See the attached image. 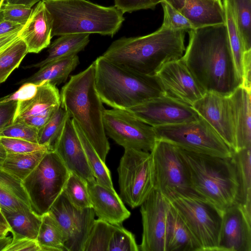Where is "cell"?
Wrapping results in <instances>:
<instances>
[{
    "mask_svg": "<svg viewBox=\"0 0 251 251\" xmlns=\"http://www.w3.org/2000/svg\"><path fill=\"white\" fill-rule=\"evenodd\" d=\"M189 44L181 57L206 91L229 96L241 85L226 24L188 31Z\"/></svg>",
    "mask_w": 251,
    "mask_h": 251,
    "instance_id": "1",
    "label": "cell"
},
{
    "mask_svg": "<svg viewBox=\"0 0 251 251\" xmlns=\"http://www.w3.org/2000/svg\"><path fill=\"white\" fill-rule=\"evenodd\" d=\"M185 32L161 25L146 35L114 41L102 56L137 73L155 75L165 63L182 57Z\"/></svg>",
    "mask_w": 251,
    "mask_h": 251,
    "instance_id": "2",
    "label": "cell"
},
{
    "mask_svg": "<svg viewBox=\"0 0 251 251\" xmlns=\"http://www.w3.org/2000/svg\"><path fill=\"white\" fill-rule=\"evenodd\" d=\"M61 106L78 125L102 161L110 146L103 126L105 110L95 85L94 62L85 70L71 76L60 93Z\"/></svg>",
    "mask_w": 251,
    "mask_h": 251,
    "instance_id": "3",
    "label": "cell"
},
{
    "mask_svg": "<svg viewBox=\"0 0 251 251\" xmlns=\"http://www.w3.org/2000/svg\"><path fill=\"white\" fill-rule=\"evenodd\" d=\"M95 85L103 103L124 110L165 95L157 76L142 74L102 55L94 61Z\"/></svg>",
    "mask_w": 251,
    "mask_h": 251,
    "instance_id": "4",
    "label": "cell"
},
{
    "mask_svg": "<svg viewBox=\"0 0 251 251\" xmlns=\"http://www.w3.org/2000/svg\"><path fill=\"white\" fill-rule=\"evenodd\" d=\"M177 147L196 194L224 211L237 203L239 184L231 156L211 155Z\"/></svg>",
    "mask_w": 251,
    "mask_h": 251,
    "instance_id": "5",
    "label": "cell"
},
{
    "mask_svg": "<svg viewBox=\"0 0 251 251\" xmlns=\"http://www.w3.org/2000/svg\"><path fill=\"white\" fill-rule=\"evenodd\" d=\"M52 19V37L98 33L113 37L120 29L124 13L114 5L103 6L87 0H43Z\"/></svg>",
    "mask_w": 251,
    "mask_h": 251,
    "instance_id": "6",
    "label": "cell"
},
{
    "mask_svg": "<svg viewBox=\"0 0 251 251\" xmlns=\"http://www.w3.org/2000/svg\"><path fill=\"white\" fill-rule=\"evenodd\" d=\"M164 196L191 230L202 251H218L224 211L197 194L173 192Z\"/></svg>",
    "mask_w": 251,
    "mask_h": 251,
    "instance_id": "7",
    "label": "cell"
},
{
    "mask_svg": "<svg viewBox=\"0 0 251 251\" xmlns=\"http://www.w3.org/2000/svg\"><path fill=\"white\" fill-rule=\"evenodd\" d=\"M55 151H48L36 168L22 181L31 208L40 216L48 212L63 190L69 176Z\"/></svg>",
    "mask_w": 251,
    "mask_h": 251,
    "instance_id": "8",
    "label": "cell"
},
{
    "mask_svg": "<svg viewBox=\"0 0 251 251\" xmlns=\"http://www.w3.org/2000/svg\"><path fill=\"white\" fill-rule=\"evenodd\" d=\"M157 139L184 150L220 157H231V150L203 118L176 125L153 127Z\"/></svg>",
    "mask_w": 251,
    "mask_h": 251,
    "instance_id": "9",
    "label": "cell"
},
{
    "mask_svg": "<svg viewBox=\"0 0 251 251\" xmlns=\"http://www.w3.org/2000/svg\"><path fill=\"white\" fill-rule=\"evenodd\" d=\"M117 170L122 200L132 208L140 206L155 189L151 152L125 149Z\"/></svg>",
    "mask_w": 251,
    "mask_h": 251,
    "instance_id": "10",
    "label": "cell"
},
{
    "mask_svg": "<svg viewBox=\"0 0 251 251\" xmlns=\"http://www.w3.org/2000/svg\"><path fill=\"white\" fill-rule=\"evenodd\" d=\"M150 152L155 189L164 196L173 192L197 194L191 187L187 168L176 146L158 139Z\"/></svg>",
    "mask_w": 251,
    "mask_h": 251,
    "instance_id": "11",
    "label": "cell"
},
{
    "mask_svg": "<svg viewBox=\"0 0 251 251\" xmlns=\"http://www.w3.org/2000/svg\"><path fill=\"white\" fill-rule=\"evenodd\" d=\"M103 121L106 135L124 149L151 152L158 139L153 126L126 110L105 109Z\"/></svg>",
    "mask_w": 251,
    "mask_h": 251,
    "instance_id": "12",
    "label": "cell"
},
{
    "mask_svg": "<svg viewBox=\"0 0 251 251\" xmlns=\"http://www.w3.org/2000/svg\"><path fill=\"white\" fill-rule=\"evenodd\" d=\"M48 212L64 233L65 251H83L95 220V214L92 207H76L62 191Z\"/></svg>",
    "mask_w": 251,
    "mask_h": 251,
    "instance_id": "13",
    "label": "cell"
},
{
    "mask_svg": "<svg viewBox=\"0 0 251 251\" xmlns=\"http://www.w3.org/2000/svg\"><path fill=\"white\" fill-rule=\"evenodd\" d=\"M169 202L154 189L140 205L143 232L141 251H166L167 215Z\"/></svg>",
    "mask_w": 251,
    "mask_h": 251,
    "instance_id": "14",
    "label": "cell"
},
{
    "mask_svg": "<svg viewBox=\"0 0 251 251\" xmlns=\"http://www.w3.org/2000/svg\"><path fill=\"white\" fill-rule=\"evenodd\" d=\"M126 110L153 127L189 122L200 117L192 106L166 95Z\"/></svg>",
    "mask_w": 251,
    "mask_h": 251,
    "instance_id": "15",
    "label": "cell"
},
{
    "mask_svg": "<svg viewBox=\"0 0 251 251\" xmlns=\"http://www.w3.org/2000/svg\"><path fill=\"white\" fill-rule=\"evenodd\" d=\"M165 95L192 106L206 92L181 58L165 63L157 72Z\"/></svg>",
    "mask_w": 251,
    "mask_h": 251,
    "instance_id": "16",
    "label": "cell"
},
{
    "mask_svg": "<svg viewBox=\"0 0 251 251\" xmlns=\"http://www.w3.org/2000/svg\"><path fill=\"white\" fill-rule=\"evenodd\" d=\"M192 107L212 126L230 150L234 151L235 134L228 96L206 92Z\"/></svg>",
    "mask_w": 251,
    "mask_h": 251,
    "instance_id": "17",
    "label": "cell"
},
{
    "mask_svg": "<svg viewBox=\"0 0 251 251\" xmlns=\"http://www.w3.org/2000/svg\"><path fill=\"white\" fill-rule=\"evenodd\" d=\"M218 251H251V217L238 203L224 211Z\"/></svg>",
    "mask_w": 251,
    "mask_h": 251,
    "instance_id": "18",
    "label": "cell"
},
{
    "mask_svg": "<svg viewBox=\"0 0 251 251\" xmlns=\"http://www.w3.org/2000/svg\"><path fill=\"white\" fill-rule=\"evenodd\" d=\"M55 151L70 172L77 175L87 183L96 180L70 117L65 123Z\"/></svg>",
    "mask_w": 251,
    "mask_h": 251,
    "instance_id": "19",
    "label": "cell"
},
{
    "mask_svg": "<svg viewBox=\"0 0 251 251\" xmlns=\"http://www.w3.org/2000/svg\"><path fill=\"white\" fill-rule=\"evenodd\" d=\"M52 19L43 0L37 2L29 18L19 31V37L25 44L28 53H38L50 46Z\"/></svg>",
    "mask_w": 251,
    "mask_h": 251,
    "instance_id": "20",
    "label": "cell"
},
{
    "mask_svg": "<svg viewBox=\"0 0 251 251\" xmlns=\"http://www.w3.org/2000/svg\"><path fill=\"white\" fill-rule=\"evenodd\" d=\"M92 207L98 219L112 225H121L130 215L121 198L96 181L87 183Z\"/></svg>",
    "mask_w": 251,
    "mask_h": 251,
    "instance_id": "21",
    "label": "cell"
},
{
    "mask_svg": "<svg viewBox=\"0 0 251 251\" xmlns=\"http://www.w3.org/2000/svg\"><path fill=\"white\" fill-rule=\"evenodd\" d=\"M186 17L198 28L226 24L221 0H164Z\"/></svg>",
    "mask_w": 251,
    "mask_h": 251,
    "instance_id": "22",
    "label": "cell"
},
{
    "mask_svg": "<svg viewBox=\"0 0 251 251\" xmlns=\"http://www.w3.org/2000/svg\"><path fill=\"white\" fill-rule=\"evenodd\" d=\"M61 106L60 93L56 86L49 82L37 86L31 98L18 100L14 122L31 116L50 118Z\"/></svg>",
    "mask_w": 251,
    "mask_h": 251,
    "instance_id": "23",
    "label": "cell"
},
{
    "mask_svg": "<svg viewBox=\"0 0 251 251\" xmlns=\"http://www.w3.org/2000/svg\"><path fill=\"white\" fill-rule=\"evenodd\" d=\"M228 98L235 134L233 151H237L251 146V92L240 86Z\"/></svg>",
    "mask_w": 251,
    "mask_h": 251,
    "instance_id": "24",
    "label": "cell"
},
{
    "mask_svg": "<svg viewBox=\"0 0 251 251\" xmlns=\"http://www.w3.org/2000/svg\"><path fill=\"white\" fill-rule=\"evenodd\" d=\"M166 251H202L196 237L170 202L167 215Z\"/></svg>",
    "mask_w": 251,
    "mask_h": 251,
    "instance_id": "25",
    "label": "cell"
},
{
    "mask_svg": "<svg viewBox=\"0 0 251 251\" xmlns=\"http://www.w3.org/2000/svg\"><path fill=\"white\" fill-rule=\"evenodd\" d=\"M77 55L61 58L50 62L40 68V69L30 76L24 78L17 83L23 85L31 83L37 85L49 82L56 86L66 82L70 74L79 64Z\"/></svg>",
    "mask_w": 251,
    "mask_h": 251,
    "instance_id": "26",
    "label": "cell"
},
{
    "mask_svg": "<svg viewBox=\"0 0 251 251\" xmlns=\"http://www.w3.org/2000/svg\"><path fill=\"white\" fill-rule=\"evenodd\" d=\"M25 207L31 206L22 181L0 169V211L13 212Z\"/></svg>",
    "mask_w": 251,
    "mask_h": 251,
    "instance_id": "27",
    "label": "cell"
},
{
    "mask_svg": "<svg viewBox=\"0 0 251 251\" xmlns=\"http://www.w3.org/2000/svg\"><path fill=\"white\" fill-rule=\"evenodd\" d=\"M231 157L235 166L239 184L237 203L251 217V146L237 151L231 150Z\"/></svg>",
    "mask_w": 251,
    "mask_h": 251,
    "instance_id": "28",
    "label": "cell"
},
{
    "mask_svg": "<svg viewBox=\"0 0 251 251\" xmlns=\"http://www.w3.org/2000/svg\"><path fill=\"white\" fill-rule=\"evenodd\" d=\"M90 34L75 33L59 36L50 45L48 55L43 60L27 65L25 69L40 68L55 60L77 54L83 50L89 42Z\"/></svg>",
    "mask_w": 251,
    "mask_h": 251,
    "instance_id": "29",
    "label": "cell"
},
{
    "mask_svg": "<svg viewBox=\"0 0 251 251\" xmlns=\"http://www.w3.org/2000/svg\"><path fill=\"white\" fill-rule=\"evenodd\" d=\"M1 212L12 234V239L27 238L37 240L42 216L36 214L30 207H25L13 212Z\"/></svg>",
    "mask_w": 251,
    "mask_h": 251,
    "instance_id": "30",
    "label": "cell"
},
{
    "mask_svg": "<svg viewBox=\"0 0 251 251\" xmlns=\"http://www.w3.org/2000/svg\"><path fill=\"white\" fill-rule=\"evenodd\" d=\"M46 149L22 153H7L1 169L23 181L38 165Z\"/></svg>",
    "mask_w": 251,
    "mask_h": 251,
    "instance_id": "31",
    "label": "cell"
},
{
    "mask_svg": "<svg viewBox=\"0 0 251 251\" xmlns=\"http://www.w3.org/2000/svg\"><path fill=\"white\" fill-rule=\"evenodd\" d=\"M37 241L41 251H65L64 233L53 217L48 212L42 216Z\"/></svg>",
    "mask_w": 251,
    "mask_h": 251,
    "instance_id": "32",
    "label": "cell"
},
{
    "mask_svg": "<svg viewBox=\"0 0 251 251\" xmlns=\"http://www.w3.org/2000/svg\"><path fill=\"white\" fill-rule=\"evenodd\" d=\"M69 116L61 106L48 122L38 130L37 143L46 148L48 151H55Z\"/></svg>",
    "mask_w": 251,
    "mask_h": 251,
    "instance_id": "33",
    "label": "cell"
},
{
    "mask_svg": "<svg viewBox=\"0 0 251 251\" xmlns=\"http://www.w3.org/2000/svg\"><path fill=\"white\" fill-rule=\"evenodd\" d=\"M72 120L96 182L112 191H115L110 171L105 162L100 159L93 146L86 138L77 123L74 119H72Z\"/></svg>",
    "mask_w": 251,
    "mask_h": 251,
    "instance_id": "34",
    "label": "cell"
},
{
    "mask_svg": "<svg viewBox=\"0 0 251 251\" xmlns=\"http://www.w3.org/2000/svg\"><path fill=\"white\" fill-rule=\"evenodd\" d=\"M27 53L25 43L19 37L0 50V84L18 68Z\"/></svg>",
    "mask_w": 251,
    "mask_h": 251,
    "instance_id": "35",
    "label": "cell"
},
{
    "mask_svg": "<svg viewBox=\"0 0 251 251\" xmlns=\"http://www.w3.org/2000/svg\"><path fill=\"white\" fill-rule=\"evenodd\" d=\"M221 1L225 12L226 24L235 64L238 73L242 79L241 63L244 50L241 37L230 0H221Z\"/></svg>",
    "mask_w": 251,
    "mask_h": 251,
    "instance_id": "36",
    "label": "cell"
},
{
    "mask_svg": "<svg viewBox=\"0 0 251 251\" xmlns=\"http://www.w3.org/2000/svg\"><path fill=\"white\" fill-rule=\"evenodd\" d=\"M244 51L251 50V0H230Z\"/></svg>",
    "mask_w": 251,
    "mask_h": 251,
    "instance_id": "37",
    "label": "cell"
},
{
    "mask_svg": "<svg viewBox=\"0 0 251 251\" xmlns=\"http://www.w3.org/2000/svg\"><path fill=\"white\" fill-rule=\"evenodd\" d=\"M116 226L100 219L95 220L83 251H108L109 241Z\"/></svg>",
    "mask_w": 251,
    "mask_h": 251,
    "instance_id": "38",
    "label": "cell"
},
{
    "mask_svg": "<svg viewBox=\"0 0 251 251\" xmlns=\"http://www.w3.org/2000/svg\"><path fill=\"white\" fill-rule=\"evenodd\" d=\"M63 192L76 207L80 209L92 207L87 183L75 174L70 172Z\"/></svg>",
    "mask_w": 251,
    "mask_h": 251,
    "instance_id": "39",
    "label": "cell"
},
{
    "mask_svg": "<svg viewBox=\"0 0 251 251\" xmlns=\"http://www.w3.org/2000/svg\"><path fill=\"white\" fill-rule=\"evenodd\" d=\"M134 235L124 228L116 225L110 238L108 251H139Z\"/></svg>",
    "mask_w": 251,
    "mask_h": 251,
    "instance_id": "40",
    "label": "cell"
},
{
    "mask_svg": "<svg viewBox=\"0 0 251 251\" xmlns=\"http://www.w3.org/2000/svg\"><path fill=\"white\" fill-rule=\"evenodd\" d=\"M160 3L164 12V19L162 25L174 30H182L185 32L195 29L186 17L169 3L163 0Z\"/></svg>",
    "mask_w": 251,
    "mask_h": 251,
    "instance_id": "41",
    "label": "cell"
},
{
    "mask_svg": "<svg viewBox=\"0 0 251 251\" xmlns=\"http://www.w3.org/2000/svg\"><path fill=\"white\" fill-rule=\"evenodd\" d=\"M38 131L37 129L26 124L23 121H17L0 130V137L21 139L38 144Z\"/></svg>",
    "mask_w": 251,
    "mask_h": 251,
    "instance_id": "42",
    "label": "cell"
},
{
    "mask_svg": "<svg viewBox=\"0 0 251 251\" xmlns=\"http://www.w3.org/2000/svg\"><path fill=\"white\" fill-rule=\"evenodd\" d=\"M0 9L4 20L11 21L24 25L32 13L33 9L22 4L10 3L6 1Z\"/></svg>",
    "mask_w": 251,
    "mask_h": 251,
    "instance_id": "43",
    "label": "cell"
},
{
    "mask_svg": "<svg viewBox=\"0 0 251 251\" xmlns=\"http://www.w3.org/2000/svg\"><path fill=\"white\" fill-rule=\"evenodd\" d=\"M0 140L7 153H22L44 149L47 150L46 147L37 143L21 139L1 137Z\"/></svg>",
    "mask_w": 251,
    "mask_h": 251,
    "instance_id": "44",
    "label": "cell"
},
{
    "mask_svg": "<svg viewBox=\"0 0 251 251\" xmlns=\"http://www.w3.org/2000/svg\"><path fill=\"white\" fill-rule=\"evenodd\" d=\"M114 6L124 14L147 9H153L163 0H114Z\"/></svg>",
    "mask_w": 251,
    "mask_h": 251,
    "instance_id": "45",
    "label": "cell"
},
{
    "mask_svg": "<svg viewBox=\"0 0 251 251\" xmlns=\"http://www.w3.org/2000/svg\"><path fill=\"white\" fill-rule=\"evenodd\" d=\"M2 100L0 101V130L13 123L18 103L15 100Z\"/></svg>",
    "mask_w": 251,
    "mask_h": 251,
    "instance_id": "46",
    "label": "cell"
},
{
    "mask_svg": "<svg viewBox=\"0 0 251 251\" xmlns=\"http://www.w3.org/2000/svg\"><path fill=\"white\" fill-rule=\"evenodd\" d=\"M41 251L37 240L27 238L12 239L10 244L5 248L4 251Z\"/></svg>",
    "mask_w": 251,
    "mask_h": 251,
    "instance_id": "47",
    "label": "cell"
},
{
    "mask_svg": "<svg viewBox=\"0 0 251 251\" xmlns=\"http://www.w3.org/2000/svg\"><path fill=\"white\" fill-rule=\"evenodd\" d=\"M37 86L31 83H24L16 92L5 96L2 100H15L18 101L29 99L36 93Z\"/></svg>",
    "mask_w": 251,
    "mask_h": 251,
    "instance_id": "48",
    "label": "cell"
},
{
    "mask_svg": "<svg viewBox=\"0 0 251 251\" xmlns=\"http://www.w3.org/2000/svg\"><path fill=\"white\" fill-rule=\"evenodd\" d=\"M251 50L244 52L241 63L242 84L241 86L251 91Z\"/></svg>",
    "mask_w": 251,
    "mask_h": 251,
    "instance_id": "49",
    "label": "cell"
},
{
    "mask_svg": "<svg viewBox=\"0 0 251 251\" xmlns=\"http://www.w3.org/2000/svg\"><path fill=\"white\" fill-rule=\"evenodd\" d=\"M23 26V25L3 19L0 22V35L20 30Z\"/></svg>",
    "mask_w": 251,
    "mask_h": 251,
    "instance_id": "50",
    "label": "cell"
},
{
    "mask_svg": "<svg viewBox=\"0 0 251 251\" xmlns=\"http://www.w3.org/2000/svg\"><path fill=\"white\" fill-rule=\"evenodd\" d=\"M20 30L21 29L17 30L6 34L0 35V50L18 38L19 33Z\"/></svg>",
    "mask_w": 251,
    "mask_h": 251,
    "instance_id": "51",
    "label": "cell"
},
{
    "mask_svg": "<svg viewBox=\"0 0 251 251\" xmlns=\"http://www.w3.org/2000/svg\"><path fill=\"white\" fill-rule=\"evenodd\" d=\"M40 0H5V1L15 4H22L32 7Z\"/></svg>",
    "mask_w": 251,
    "mask_h": 251,
    "instance_id": "52",
    "label": "cell"
},
{
    "mask_svg": "<svg viewBox=\"0 0 251 251\" xmlns=\"http://www.w3.org/2000/svg\"><path fill=\"white\" fill-rule=\"evenodd\" d=\"M12 237L7 235L0 237V251H4L5 248L10 244Z\"/></svg>",
    "mask_w": 251,
    "mask_h": 251,
    "instance_id": "53",
    "label": "cell"
},
{
    "mask_svg": "<svg viewBox=\"0 0 251 251\" xmlns=\"http://www.w3.org/2000/svg\"><path fill=\"white\" fill-rule=\"evenodd\" d=\"M6 154L7 152L1 144L0 140V169H1L2 164L6 156Z\"/></svg>",
    "mask_w": 251,
    "mask_h": 251,
    "instance_id": "54",
    "label": "cell"
},
{
    "mask_svg": "<svg viewBox=\"0 0 251 251\" xmlns=\"http://www.w3.org/2000/svg\"><path fill=\"white\" fill-rule=\"evenodd\" d=\"M9 232H10L9 226L0 223V235H7Z\"/></svg>",
    "mask_w": 251,
    "mask_h": 251,
    "instance_id": "55",
    "label": "cell"
},
{
    "mask_svg": "<svg viewBox=\"0 0 251 251\" xmlns=\"http://www.w3.org/2000/svg\"><path fill=\"white\" fill-rule=\"evenodd\" d=\"M0 223L5 224L8 226V225L7 223V222L0 210Z\"/></svg>",
    "mask_w": 251,
    "mask_h": 251,
    "instance_id": "56",
    "label": "cell"
},
{
    "mask_svg": "<svg viewBox=\"0 0 251 251\" xmlns=\"http://www.w3.org/2000/svg\"><path fill=\"white\" fill-rule=\"evenodd\" d=\"M3 20V15H2V12L0 9V22L2 20Z\"/></svg>",
    "mask_w": 251,
    "mask_h": 251,
    "instance_id": "57",
    "label": "cell"
},
{
    "mask_svg": "<svg viewBox=\"0 0 251 251\" xmlns=\"http://www.w3.org/2000/svg\"><path fill=\"white\" fill-rule=\"evenodd\" d=\"M5 0H0V8Z\"/></svg>",
    "mask_w": 251,
    "mask_h": 251,
    "instance_id": "58",
    "label": "cell"
},
{
    "mask_svg": "<svg viewBox=\"0 0 251 251\" xmlns=\"http://www.w3.org/2000/svg\"><path fill=\"white\" fill-rule=\"evenodd\" d=\"M4 97H2V98H0V101L2 100L4 98Z\"/></svg>",
    "mask_w": 251,
    "mask_h": 251,
    "instance_id": "59",
    "label": "cell"
},
{
    "mask_svg": "<svg viewBox=\"0 0 251 251\" xmlns=\"http://www.w3.org/2000/svg\"><path fill=\"white\" fill-rule=\"evenodd\" d=\"M3 235H0V237L3 236Z\"/></svg>",
    "mask_w": 251,
    "mask_h": 251,
    "instance_id": "60",
    "label": "cell"
},
{
    "mask_svg": "<svg viewBox=\"0 0 251 251\" xmlns=\"http://www.w3.org/2000/svg\"></svg>",
    "mask_w": 251,
    "mask_h": 251,
    "instance_id": "61",
    "label": "cell"
}]
</instances>
